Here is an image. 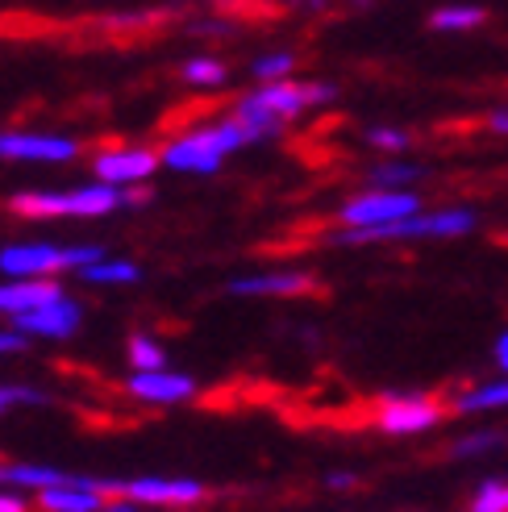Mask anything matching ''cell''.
Wrapping results in <instances>:
<instances>
[{"instance_id":"484cf974","label":"cell","mask_w":508,"mask_h":512,"mask_svg":"<svg viewBox=\"0 0 508 512\" xmlns=\"http://www.w3.org/2000/svg\"><path fill=\"white\" fill-rule=\"evenodd\" d=\"M184 80L188 84H196V88H221L225 84V75H230V71H225V63L221 59H209V55H196V59H188L184 63Z\"/></svg>"},{"instance_id":"7a4b0ae2","label":"cell","mask_w":508,"mask_h":512,"mask_svg":"<svg viewBox=\"0 0 508 512\" xmlns=\"http://www.w3.org/2000/svg\"><path fill=\"white\" fill-rule=\"evenodd\" d=\"M475 229V213L471 209H434V213H413L404 221L379 225V229H342L329 242L338 246H375V242H454L467 238Z\"/></svg>"},{"instance_id":"836d02e7","label":"cell","mask_w":508,"mask_h":512,"mask_svg":"<svg viewBox=\"0 0 508 512\" xmlns=\"http://www.w3.org/2000/svg\"><path fill=\"white\" fill-rule=\"evenodd\" d=\"M105 512H142V504H138V500H130V496H109Z\"/></svg>"},{"instance_id":"9a60e30c","label":"cell","mask_w":508,"mask_h":512,"mask_svg":"<svg viewBox=\"0 0 508 512\" xmlns=\"http://www.w3.org/2000/svg\"><path fill=\"white\" fill-rule=\"evenodd\" d=\"M59 296H67L63 292V284L59 279H5L0 284V317H21V313H34V309H42V304H50V300H59Z\"/></svg>"},{"instance_id":"7402d4cb","label":"cell","mask_w":508,"mask_h":512,"mask_svg":"<svg viewBox=\"0 0 508 512\" xmlns=\"http://www.w3.org/2000/svg\"><path fill=\"white\" fill-rule=\"evenodd\" d=\"M425 175V167L417 163H404V159H388V163H379L367 171V188H384V192H404V188H413L417 179Z\"/></svg>"},{"instance_id":"4dcf8cb0","label":"cell","mask_w":508,"mask_h":512,"mask_svg":"<svg viewBox=\"0 0 508 512\" xmlns=\"http://www.w3.org/2000/svg\"><path fill=\"white\" fill-rule=\"evenodd\" d=\"M325 488L329 492H350V488H359V475H354V471H329L325 475Z\"/></svg>"},{"instance_id":"44dd1931","label":"cell","mask_w":508,"mask_h":512,"mask_svg":"<svg viewBox=\"0 0 508 512\" xmlns=\"http://www.w3.org/2000/svg\"><path fill=\"white\" fill-rule=\"evenodd\" d=\"M479 25H488V9L479 5H442L429 13V30L438 34H467V30H479Z\"/></svg>"},{"instance_id":"9c48e42d","label":"cell","mask_w":508,"mask_h":512,"mask_svg":"<svg viewBox=\"0 0 508 512\" xmlns=\"http://www.w3.org/2000/svg\"><path fill=\"white\" fill-rule=\"evenodd\" d=\"M75 155H80V142L67 134L0 130V159L9 163H71Z\"/></svg>"},{"instance_id":"7c38bea8","label":"cell","mask_w":508,"mask_h":512,"mask_svg":"<svg viewBox=\"0 0 508 512\" xmlns=\"http://www.w3.org/2000/svg\"><path fill=\"white\" fill-rule=\"evenodd\" d=\"M80 325H84V304L71 296H59L34 313L13 317V329H21L25 338H46V342H67V338H75Z\"/></svg>"},{"instance_id":"ac0fdd59","label":"cell","mask_w":508,"mask_h":512,"mask_svg":"<svg viewBox=\"0 0 508 512\" xmlns=\"http://www.w3.org/2000/svg\"><path fill=\"white\" fill-rule=\"evenodd\" d=\"M508 450V429H496V425H484V429H467L459 433V438L450 442V458L454 463H475V458H492Z\"/></svg>"},{"instance_id":"8fae6325","label":"cell","mask_w":508,"mask_h":512,"mask_svg":"<svg viewBox=\"0 0 508 512\" xmlns=\"http://www.w3.org/2000/svg\"><path fill=\"white\" fill-rule=\"evenodd\" d=\"M125 392H130L138 404L150 408H175V404H188L196 396V379L188 371H130L125 379Z\"/></svg>"},{"instance_id":"1f68e13d","label":"cell","mask_w":508,"mask_h":512,"mask_svg":"<svg viewBox=\"0 0 508 512\" xmlns=\"http://www.w3.org/2000/svg\"><path fill=\"white\" fill-rule=\"evenodd\" d=\"M484 125H488V130H492V134H500V138H508V105H504V109H492Z\"/></svg>"},{"instance_id":"83f0119b","label":"cell","mask_w":508,"mask_h":512,"mask_svg":"<svg viewBox=\"0 0 508 512\" xmlns=\"http://www.w3.org/2000/svg\"><path fill=\"white\" fill-rule=\"evenodd\" d=\"M367 146L384 150V155H404L413 146V134L409 130H396V125H371L367 130Z\"/></svg>"},{"instance_id":"603a6c76","label":"cell","mask_w":508,"mask_h":512,"mask_svg":"<svg viewBox=\"0 0 508 512\" xmlns=\"http://www.w3.org/2000/svg\"><path fill=\"white\" fill-rule=\"evenodd\" d=\"M467 512H508V475L479 479L467 496Z\"/></svg>"},{"instance_id":"ffe728a7","label":"cell","mask_w":508,"mask_h":512,"mask_svg":"<svg viewBox=\"0 0 508 512\" xmlns=\"http://www.w3.org/2000/svg\"><path fill=\"white\" fill-rule=\"evenodd\" d=\"M84 279V284H92V288H121V284H138L142 279V267L138 263H130V259H96L92 267H84V271H75Z\"/></svg>"},{"instance_id":"d6986e66","label":"cell","mask_w":508,"mask_h":512,"mask_svg":"<svg viewBox=\"0 0 508 512\" xmlns=\"http://www.w3.org/2000/svg\"><path fill=\"white\" fill-rule=\"evenodd\" d=\"M238 125H242V130L250 134V142H267V138H279V134H284V117H275L267 105H259V100H254L250 92L238 100V105H234V113H230Z\"/></svg>"},{"instance_id":"3957f363","label":"cell","mask_w":508,"mask_h":512,"mask_svg":"<svg viewBox=\"0 0 508 512\" xmlns=\"http://www.w3.org/2000/svg\"><path fill=\"white\" fill-rule=\"evenodd\" d=\"M130 204V192L113 188L105 179H92V184L67 188V192H17L9 200V209L21 217H105Z\"/></svg>"},{"instance_id":"52a82bcc","label":"cell","mask_w":508,"mask_h":512,"mask_svg":"<svg viewBox=\"0 0 508 512\" xmlns=\"http://www.w3.org/2000/svg\"><path fill=\"white\" fill-rule=\"evenodd\" d=\"M421 213V196L413 188L404 192H384V188H367L363 196H350L342 209H338V221L346 229H379V225H392V221H404Z\"/></svg>"},{"instance_id":"30bf717a","label":"cell","mask_w":508,"mask_h":512,"mask_svg":"<svg viewBox=\"0 0 508 512\" xmlns=\"http://www.w3.org/2000/svg\"><path fill=\"white\" fill-rule=\"evenodd\" d=\"M163 167V159L146 146H109V150H96L92 155V171L96 179H105L113 188H134L146 184L150 175Z\"/></svg>"},{"instance_id":"6da1fadb","label":"cell","mask_w":508,"mask_h":512,"mask_svg":"<svg viewBox=\"0 0 508 512\" xmlns=\"http://www.w3.org/2000/svg\"><path fill=\"white\" fill-rule=\"evenodd\" d=\"M242 146H250V134L234 117H221L213 125H196L184 138L167 142L159 150V159L167 171H180V175H213L225 163V155H234Z\"/></svg>"},{"instance_id":"5bb4252c","label":"cell","mask_w":508,"mask_h":512,"mask_svg":"<svg viewBox=\"0 0 508 512\" xmlns=\"http://www.w3.org/2000/svg\"><path fill=\"white\" fill-rule=\"evenodd\" d=\"M317 279L309 271H250L230 279V296H246V300H259V296H304L313 292Z\"/></svg>"},{"instance_id":"f546056e","label":"cell","mask_w":508,"mask_h":512,"mask_svg":"<svg viewBox=\"0 0 508 512\" xmlns=\"http://www.w3.org/2000/svg\"><path fill=\"white\" fill-rule=\"evenodd\" d=\"M0 512H34V504L25 500V492L13 488H0Z\"/></svg>"},{"instance_id":"f1b7e54d","label":"cell","mask_w":508,"mask_h":512,"mask_svg":"<svg viewBox=\"0 0 508 512\" xmlns=\"http://www.w3.org/2000/svg\"><path fill=\"white\" fill-rule=\"evenodd\" d=\"M25 346H30V338L21 334V329H0V358H9V354H21Z\"/></svg>"},{"instance_id":"4316f807","label":"cell","mask_w":508,"mask_h":512,"mask_svg":"<svg viewBox=\"0 0 508 512\" xmlns=\"http://www.w3.org/2000/svg\"><path fill=\"white\" fill-rule=\"evenodd\" d=\"M46 400L50 396L38 392V388H30V383H0V417L13 413V408H38Z\"/></svg>"},{"instance_id":"8992f818","label":"cell","mask_w":508,"mask_h":512,"mask_svg":"<svg viewBox=\"0 0 508 512\" xmlns=\"http://www.w3.org/2000/svg\"><path fill=\"white\" fill-rule=\"evenodd\" d=\"M109 496H130L142 508H196L209 500V488L188 475H138V479H113L100 483Z\"/></svg>"},{"instance_id":"d4e9b609","label":"cell","mask_w":508,"mask_h":512,"mask_svg":"<svg viewBox=\"0 0 508 512\" xmlns=\"http://www.w3.org/2000/svg\"><path fill=\"white\" fill-rule=\"evenodd\" d=\"M250 71H254V80H263V84L288 80L296 71V50H267V55H259L250 63Z\"/></svg>"},{"instance_id":"277c9868","label":"cell","mask_w":508,"mask_h":512,"mask_svg":"<svg viewBox=\"0 0 508 512\" xmlns=\"http://www.w3.org/2000/svg\"><path fill=\"white\" fill-rule=\"evenodd\" d=\"M96 259H105V246H55V242H13L0 246V271L9 279H46L55 271H84Z\"/></svg>"},{"instance_id":"e0dca14e","label":"cell","mask_w":508,"mask_h":512,"mask_svg":"<svg viewBox=\"0 0 508 512\" xmlns=\"http://www.w3.org/2000/svg\"><path fill=\"white\" fill-rule=\"evenodd\" d=\"M71 471L59 467H46V463H5L0 458V488H13V492H42V488H55V483H67Z\"/></svg>"},{"instance_id":"4fadbf2b","label":"cell","mask_w":508,"mask_h":512,"mask_svg":"<svg viewBox=\"0 0 508 512\" xmlns=\"http://www.w3.org/2000/svg\"><path fill=\"white\" fill-rule=\"evenodd\" d=\"M109 492H100V479H84L71 475L67 483H55V488H42L34 496L38 512H105Z\"/></svg>"},{"instance_id":"cb8c5ba5","label":"cell","mask_w":508,"mask_h":512,"mask_svg":"<svg viewBox=\"0 0 508 512\" xmlns=\"http://www.w3.org/2000/svg\"><path fill=\"white\" fill-rule=\"evenodd\" d=\"M125 358H130V371H163L167 367V350L150 334H134L130 346H125Z\"/></svg>"},{"instance_id":"5b68a950","label":"cell","mask_w":508,"mask_h":512,"mask_svg":"<svg viewBox=\"0 0 508 512\" xmlns=\"http://www.w3.org/2000/svg\"><path fill=\"white\" fill-rule=\"evenodd\" d=\"M446 421V404L429 392H384L375 400L371 425L388 438H421Z\"/></svg>"},{"instance_id":"d6a6232c","label":"cell","mask_w":508,"mask_h":512,"mask_svg":"<svg viewBox=\"0 0 508 512\" xmlns=\"http://www.w3.org/2000/svg\"><path fill=\"white\" fill-rule=\"evenodd\" d=\"M492 358H496V367H500V375H508V329L496 338V346H492Z\"/></svg>"},{"instance_id":"2e32d148","label":"cell","mask_w":508,"mask_h":512,"mask_svg":"<svg viewBox=\"0 0 508 512\" xmlns=\"http://www.w3.org/2000/svg\"><path fill=\"white\" fill-rule=\"evenodd\" d=\"M450 413L459 417H492V413H508V375L500 379H479L467 388L454 392Z\"/></svg>"},{"instance_id":"ba28073f","label":"cell","mask_w":508,"mask_h":512,"mask_svg":"<svg viewBox=\"0 0 508 512\" xmlns=\"http://www.w3.org/2000/svg\"><path fill=\"white\" fill-rule=\"evenodd\" d=\"M259 105H267L275 117H284V121H296L300 113H309V109H321V105H334L338 100V84H325V80H275V84H263V88H254L250 92Z\"/></svg>"}]
</instances>
